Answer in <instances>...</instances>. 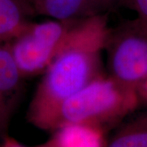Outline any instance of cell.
Segmentation results:
<instances>
[{"instance_id":"obj_1","label":"cell","mask_w":147,"mask_h":147,"mask_svg":"<svg viewBox=\"0 0 147 147\" xmlns=\"http://www.w3.org/2000/svg\"><path fill=\"white\" fill-rule=\"evenodd\" d=\"M110 30L108 14L75 22L32 96L29 123L41 129L63 101L104 74L101 56Z\"/></svg>"},{"instance_id":"obj_2","label":"cell","mask_w":147,"mask_h":147,"mask_svg":"<svg viewBox=\"0 0 147 147\" xmlns=\"http://www.w3.org/2000/svg\"><path fill=\"white\" fill-rule=\"evenodd\" d=\"M138 93L103 74L59 105L41 130L55 131L69 124L93 127L108 131L137 110Z\"/></svg>"},{"instance_id":"obj_3","label":"cell","mask_w":147,"mask_h":147,"mask_svg":"<svg viewBox=\"0 0 147 147\" xmlns=\"http://www.w3.org/2000/svg\"><path fill=\"white\" fill-rule=\"evenodd\" d=\"M108 75L137 92L147 81V24L138 18L110 27L105 47Z\"/></svg>"},{"instance_id":"obj_4","label":"cell","mask_w":147,"mask_h":147,"mask_svg":"<svg viewBox=\"0 0 147 147\" xmlns=\"http://www.w3.org/2000/svg\"><path fill=\"white\" fill-rule=\"evenodd\" d=\"M77 21H30L17 36L7 42L24 79L45 72Z\"/></svg>"},{"instance_id":"obj_5","label":"cell","mask_w":147,"mask_h":147,"mask_svg":"<svg viewBox=\"0 0 147 147\" xmlns=\"http://www.w3.org/2000/svg\"><path fill=\"white\" fill-rule=\"evenodd\" d=\"M123 0H29L32 13L60 21H77L110 15Z\"/></svg>"},{"instance_id":"obj_6","label":"cell","mask_w":147,"mask_h":147,"mask_svg":"<svg viewBox=\"0 0 147 147\" xmlns=\"http://www.w3.org/2000/svg\"><path fill=\"white\" fill-rule=\"evenodd\" d=\"M24 78L8 46L0 42V137L7 136L12 115L21 99Z\"/></svg>"},{"instance_id":"obj_7","label":"cell","mask_w":147,"mask_h":147,"mask_svg":"<svg viewBox=\"0 0 147 147\" xmlns=\"http://www.w3.org/2000/svg\"><path fill=\"white\" fill-rule=\"evenodd\" d=\"M105 135L96 127L69 124L53 131L52 140L57 147H105Z\"/></svg>"},{"instance_id":"obj_8","label":"cell","mask_w":147,"mask_h":147,"mask_svg":"<svg viewBox=\"0 0 147 147\" xmlns=\"http://www.w3.org/2000/svg\"><path fill=\"white\" fill-rule=\"evenodd\" d=\"M134 113L116 127L105 147H147V110Z\"/></svg>"},{"instance_id":"obj_9","label":"cell","mask_w":147,"mask_h":147,"mask_svg":"<svg viewBox=\"0 0 147 147\" xmlns=\"http://www.w3.org/2000/svg\"><path fill=\"white\" fill-rule=\"evenodd\" d=\"M30 7L22 0H0V42H10L29 24Z\"/></svg>"},{"instance_id":"obj_10","label":"cell","mask_w":147,"mask_h":147,"mask_svg":"<svg viewBox=\"0 0 147 147\" xmlns=\"http://www.w3.org/2000/svg\"><path fill=\"white\" fill-rule=\"evenodd\" d=\"M122 7L133 11L137 18L147 24V0H123Z\"/></svg>"},{"instance_id":"obj_11","label":"cell","mask_w":147,"mask_h":147,"mask_svg":"<svg viewBox=\"0 0 147 147\" xmlns=\"http://www.w3.org/2000/svg\"><path fill=\"white\" fill-rule=\"evenodd\" d=\"M1 147H26L24 145H22L21 143L16 141L15 138L13 137H8L7 136L3 138V142Z\"/></svg>"},{"instance_id":"obj_12","label":"cell","mask_w":147,"mask_h":147,"mask_svg":"<svg viewBox=\"0 0 147 147\" xmlns=\"http://www.w3.org/2000/svg\"><path fill=\"white\" fill-rule=\"evenodd\" d=\"M137 93H138L141 102L147 103V81L138 89Z\"/></svg>"},{"instance_id":"obj_13","label":"cell","mask_w":147,"mask_h":147,"mask_svg":"<svg viewBox=\"0 0 147 147\" xmlns=\"http://www.w3.org/2000/svg\"><path fill=\"white\" fill-rule=\"evenodd\" d=\"M34 147H57L56 146V144L54 143L53 140H52V138L49 140V141H47L46 143H43L42 145H39V146H37Z\"/></svg>"},{"instance_id":"obj_14","label":"cell","mask_w":147,"mask_h":147,"mask_svg":"<svg viewBox=\"0 0 147 147\" xmlns=\"http://www.w3.org/2000/svg\"><path fill=\"white\" fill-rule=\"evenodd\" d=\"M22 1H23V2H25V3H26L27 5H28V2H29V0H22ZM28 6H29V5H28Z\"/></svg>"},{"instance_id":"obj_15","label":"cell","mask_w":147,"mask_h":147,"mask_svg":"<svg viewBox=\"0 0 147 147\" xmlns=\"http://www.w3.org/2000/svg\"><path fill=\"white\" fill-rule=\"evenodd\" d=\"M0 147H1V146H0Z\"/></svg>"}]
</instances>
